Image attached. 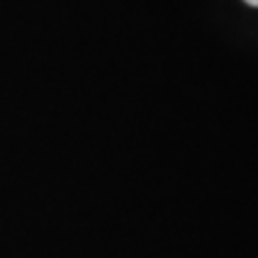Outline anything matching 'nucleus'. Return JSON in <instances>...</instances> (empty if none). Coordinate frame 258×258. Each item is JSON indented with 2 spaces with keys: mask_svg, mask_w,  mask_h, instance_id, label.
Segmentation results:
<instances>
[{
  "mask_svg": "<svg viewBox=\"0 0 258 258\" xmlns=\"http://www.w3.org/2000/svg\"><path fill=\"white\" fill-rule=\"evenodd\" d=\"M247 5H252V7H258V0H245Z\"/></svg>",
  "mask_w": 258,
  "mask_h": 258,
  "instance_id": "nucleus-1",
  "label": "nucleus"
}]
</instances>
